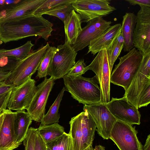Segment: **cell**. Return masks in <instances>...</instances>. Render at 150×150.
<instances>
[{
    "label": "cell",
    "mask_w": 150,
    "mask_h": 150,
    "mask_svg": "<svg viewBox=\"0 0 150 150\" xmlns=\"http://www.w3.org/2000/svg\"><path fill=\"white\" fill-rule=\"evenodd\" d=\"M53 24L42 15H32L19 20L0 23V45L32 36L48 40Z\"/></svg>",
    "instance_id": "1"
},
{
    "label": "cell",
    "mask_w": 150,
    "mask_h": 150,
    "mask_svg": "<svg viewBox=\"0 0 150 150\" xmlns=\"http://www.w3.org/2000/svg\"><path fill=\"white\" fill-rule=\"evenodd\" d=\"M137 108L150 103V51L143 55L139 68L124 95Z\"/></svg>",
    "instance_id": "2"
},
{
    "label": "cell",
    "mask_w": 150,
    "mask_h": 150,
    "mask_svg": "<svg viewBox=\"0 0 150 150\" xmlns=\"http://www.w3.org/2000/svg\"><path fill=\"white\" fill-rule=\"evenodd\" d=\"M63 78L66 90L79 103L89 105L100 102V90L96 75L88 78L66 75Z\"/></svg>",
    "instance_id": "3"
},
{
    "label": "cell",
    "mask_w": 150,
    "mask_h": 150,
    "mask_svg": "<svg viewBox=\"0 0 150 150\" xmlns=\"http://www.w3.org/2000/svg\"><path fill=\"white\" fill-rule=\"evenodd\" d=\"M143 55L135 47L119 58L110 78V83L121 86L126 91L130 85L141 64Z\"/></svg>",
    "instance_id": "4"
},
{
    "label": "cell",
    "mask_w": 150,
    "mask_h": 150,
    "mask_svg": "<svg viewBox=\"0 0 150 150\" xmlns=\"http://www.w3.org/2000/svg\"><path fill=\"white\" fill-rule=\"evenodd\" d=\"M50 47L49 43H47L44 46L30 51L27 56L18 62L6 83L16 86L31 79L38 70Z\"/></svg>",
    "instance_id": "5"
},
{
    "label": "cell",
    "mask_w": 150,
    "mask_h": 150,
    "mask_svg": "<svg viewBox=\"0 0 150 150\" xmlns=\"http://www.w3.org/2000/svg\"><path fill=\"white\" fill-rule=\"evenodd\" d=\"M90 70L96 74L100 85L101 102L107 103L110 100V71L107 50L102 49L97 53L91 63L86 66L85 73Z\"/></svg>",
    "instance_id": "6"
},
{
    "label": "cell",
    "mask_w": 150,
    "mask_h": 150,
    "mask_svg": "<svg viewBox=\"0 0 150 150\" xmlns=\"http://www.w3.org/2000/svg\"><path fill=\"white\" fill-rule=\"evenodd\" d=\"M135 127L117 120L111 130L109 139L120 150H142L143 146L137 136Z\"/></svg>",
    "instance_id": "7"
},
{
    "label": "cell",
    "mask_w": 150,
    "mask_h": 150,
    "mask_svg": "<svg viewBox=\"0 0 150 150\" xmlns=\"http://www.w3.org/2000/svg\"><path fill=\"white\" fill-rule=\"evenodd\" d=\"M109 0H74L71 3L82 23L107 16L116 10Z\"/></svg>",
    "instance_id": "8"
},
{
    "label": "cell",
    "mask_w": 150,
    "mask_h": 150,
    "mask_svg": "<svg viewBox=\"0 0 150 150\" xmlns=\"http://www.w3.org/2000/svg\"><path fill=\"white\" fill-rule=\"evenodd\" d=\"M53 56L49 73L55 80L63 78L68 74L75 63L77 52L65 41L63 45H59Z\"/></svg>",
    "instance_id": "9"
},
{
    "label": "cell",
    "mask_w": 150,
    "mask_h": 150,
    "mask_svg": "<svg viewBox=\"0 0 150 150\" xmlns=\"http://www.w3.org/2000/svg\"><path fill=\"white\" fill-rule=\"evenodd\" d=\"M140 7L136 16L133 44L143 55L150 51V7Z\"/></svg>",
    "instance_id": "10"
},
{
    "label": "cell",
    "mask_w": 150,
    "mask_h": 150,
    "mask_svg": "<svg viewBox=\"0 0 150 150\" xmlns=\"http://www.w3.org/2000/svg\"><path fill=\"white\" fill-rule=\"evenodd\" d=\"M83 110L88 112L93 118L99 136L104 139H109L111 130L117 120L110 112L106 104L99 102L84 105Z\"/></svg>",
    "instance_id": "11"
},
{
    "label": "cell",
    "mask_w": 150,
    "mask_h": 150,
    "mask_svg": "<svg viewBox=\"0 0 150 150\" xmlns=\"http://www.w3.org/2000/svg\"><path fill=\"white\" fill-rule=\"evenodd\" d=\"M55 81L52 77H45L36 86L35 93L26 109L32 120L40 122L45 115L46 103Z\"/></svg>",
    "instance_id": "12"
},
{
    "label": "cell",
    "mask_w": 150,
    "mask_h": 150,
    "mask_svg": "<svg viewBox=\"0 0 150 150\" xmlns=\"http://www.w3.org/2000/svg\"><path fill=\"white\" fill-rule=\"evenodd\" d=\"M106 105L117 120L132 125L140 124L141 114L138 109L129 102L125 96L120 98H112Z\"/></svg>",
    "instance_id": "13"
},
{
    "label": "cell",
    "mask_w": 150,
    "mask_h": 150,
    "mask_svg": "<svg viewBox=\"0 0 150 150\" xmlns=\"http://www.w3.org/2000/svg\"><path fill=\"white\" fill-rule=\"evenodd\" d=\"M35 81L32 79L20 85L14 86L7 105L11 110H24L28 107L36 91Z\"/></svg>",
    "instance_id": "14"
},
{
    "label": "cell",
    "mask_w": 150,
    "mask_h": 150,
    "mask_svg": "<svg viewBox=\"0 0 150 150\" xmlns=\"http://www.w3.org/2000/svg\"><path fill=\"white\" fill-rule=\"evenodd\" d=\"M46 0H21L0 12V23L23 19L33 15Z\"/></svg>",
    "instance_id": "15"
},
{
    "label": "cell",
    "mask_w": 150,
    "mask_h": 150,
    "mask_svg": "<svg viewBox=\"0 0 150 150\" xmlns=\"http://www.w3.org/2000/svg\"><path fill=\"white\" fill-rule=\"evenodd\" d=\"M82 28L75 43L71 45L76 52L88 46L91 42L111 26L112 22L99 17L88 22Z\"/></svg>",
    "instance_id": "16"
},
{
    "label": "cell",
    "mask_w": 150,
    "mask_h": 150,
    "mask_svg": "<svg viewBox=\"0 0 150 150\" xmlns=\"http://www.w3.org/2000/svg\"><path fill=\"white\" fill-rule=\"evenodd\" d=\"M3 121L0 130V150H13L17 148L15 143L14 123L16 112L4 109Z\"/></svg>",
    "instance_id": "17"
},
{
    "label": "cell",
    "mask_w": 150,
    "mask_h": 150,
    "mask_svg": "<svg viewBox=\"0 0 150 150\" xmlns=\"http://www.w3.org/2000/svg\"><path fill=\"white\" fill-rule=\"evenodd\" d=\"M121 32L120 23L111 26L98 37L91 42L87 54L91 52L94 55L102 49L106 48Z\"/></svg>",
    "instance_id": "18"
},
{
    "label": "cell",
    "mask_w": 150,
    "mask_h": 150,
    "mask_svg": "<svg viewBox=\"0 0 150 150\" xmlns=\"http://www.w3.org/2000/svg\"><path fill=\"white\" fill-rule=\"evenodd\" d=\"M14 123L15 143L18 148L24 139L32 119L25 110L17 111Z\"/></svg>",
    "instance_id": "19"
},
{
    "label": "cell",
    "mask_w": 150,
    "mask_h": 150,
    "mask_svg": "<svg viewBox=\"0 0 150 150\" xmlns=\"http://www.w3.org/2000/svg\"><path fill=\"white\" fill-rule=\"evenodd\" d=\"M122 18L121 32L124 40V50L129 52L134 47L133 35L136 23L137 16L134 13L126 12Z\"/></svg>",
    "instance_id": "20"
},
{
    "label": "cell",
    "mask_w": 150,
    "mask_h": 150,
    "mask_svg": "<svg viewBox=\"0 0 150 150\" xmlns=\"http://www.w3.org/2000/svg\"><path fill=\"white\" fill-rule=\"evenodd\" d=\"M80 113L82 135L81 150H85L93 144L96 125L88 112L83 111Z\"/></svg>",
    "instance_id": "21"
},
{
    "label": "cell",
    "mask_w": 150,
    "mask_h": 150,
    "mask_svg": "<svg viewBox=\"0 0 150 150\" xmlns=\"http://www.w3.org/2000/svg\"><path fill=\"white\" fill-rule=\"evenodd\" d=\"M65 40L72 45L74 44L82 30L81 22L79 15L73 10L64 21Z\"/></svg>",
    "instance_id": "22"
},
{
    "label": "cell",
    "mask_w": 150,
    "mask_h": 150,
    "mask_svg": "<svg viewBox=\"0 0 150 150\" xmlns=\"http://www.w3.org/2000/svg\"><path fill=\"white\" fill-rule=\"evenodd\" d=\"M36 129L45 143L57 139L65 132L64 127L58 123L48 125H40Z\"/></svg>",
    "instance_id": "23"
},
{
    "label": "cell",
    "mask_w": 150,
    "mask_h": 150,
    "mask_svg": "<svg viewBox=\"0 0 150 150\" xmlns=\"http://www.w3.org/2000/svg\"><path fill=\"white\" fill-rule=\"evenodd\" d=\"M65 91V88L64 87L47 113L45 115L42 119L40 126L50 125L59 122L60 115L58 113V110Z\"/></svg>",
    "instance_id": "24"
},
{
    "label": "cell",
    "mask_w": 150,
    "mask_h": 150,
    "mask_svg": "<svg viewBox=\"0 0 150 150\" xmlns=\"http://www.w3.org/2000/svg\"><path fill=\"white\" fill-rule=\"evenodd\" d=\"M69 134L71 137L74 150H81L82 133L80 113L72 117L69 122Z\"/></svg>",
    "instance_id": "25"
},
{
    "label": "cell",
    "mask_w": 150,
    "mask_h": 150,
    "mask_svg": "<svg viewBox=\"0 0 150 150\" xmlns=\"http://www.w3.org/2000/svg\"><path fill=\"white\" fill-rule=\"evenodd\" d=\"M124 45V40L120 32L106 48L110 69L111 72L115 62L120 55Z\"/></svg>",
    "instance_id": "26"
},
{
    "label": "cell",
    "mask_w": 150,
    "mask_h": 150,
    "mask_svg": "<svg viewBox=\"0 0 150 150\" xmlns=\"http://www.w3.org/2000/svg\"><path fill=\"white\" fill-rule=\"evenodd\" d=\"M57 48L50 46L41 61L38 68L36 76L39 78L45 77L49 75L53 56L56 51Z\"/></svg>",
    "instance_id": "27"
},
{
    "label": "cell",
    "mask_w": 150,
    "mask_h": 150,
    "mask_svg": "<svg viewBox=\"0 0 150 150\" xmlns=\"http://www.w3.org/2000/svg\"><path fill=\"white\" fill-rule=\"evenodd\" d=\"M33 45L31 41L29 40L22 45L13 49H0V56L13 57L20 60L29 54Z\"/></svg>",
    "instance_id": "28"
},
{
    "label": "cell",
    "mask_w": 150,
    "mask_h": 150,
    "mask_svg": "<svg viewBox=\"0 0 150 150\" xmlns=\"http://www.w3.org/2000/svg\"><path fill=\"white\" fill-rule=\"evenodd\" d=\"M74 0H46L35 12L34 15H42L60 6L72 3Z\"/></svg>",
    "instance_id": "29"
},
{
    "label": "cell",
    "mask_w": 150,
    "mask_h": 150,
    "mask_svg": "<svg viewBox=\"0 0 150 150\" xmlns=\"http://www.w3.org/2000/svg\"><path fill=\"white\" fill-rule=\"evenodd\" d=\"M71 139L70 134L65 132L57 139L45 143L51 150H68Z\"/></svg>",
    "instance_id": "30"
},
{
    "label": "cell",
    "mask_w": 150,
    "mask_h": 150,
    "mask_svg": "<svg viewBox=\"0 0 150 150\" xmlns=\"http://www.w3.org/2000/svg\"><path fill=\"white\" fill-rule=\"evenodd\" d=\"M74 10L71 3L69 4L58 7L45 13L44 14H47L57 17L64 23L68 16Z\"/></svg>",
    "instance_id": "31"
},
{
    "label": "cell",
    "mask_w": 150,
    "mask_h": 150,
    "mask_svg": "<svg viewBox=\"0 0 150 150\" xmlns=\"http://www.w3.org/2000/svg\"><path fill=\"white\" fill-rule=\"evenodd\" d=\"M20 60L11 56H0V72H12Z\"/></svg>",
    "instance_id": "32"
},
{
    "label": "cell",
    "mask_w": 150,
    "mask_h": 150,
    "mask_svg": "<svg viewBox=\"0 0 150 150\" xmlns=\"http://www.w3.org/2000/svg\"><path fill=\"white\" fill-rule=\"evenodd\" d=\"M36 129L29 128L26 136L23 141L25 150H34V142Z\"/></svg>",
    "instance_id": "33"
},
{
    "label": "cell",
    "mask_w": 150,
    "mask_h": 150,
    "mask_svg": "<svg viewBox=\"0 0 150 150\" xmlns=\"http://www.w3.org/2000/svg\"><path fill=\"white\" fill-rule=\"evenodd\" d=\"M86 66L84 59H80L75 63L67 75L72 76L82 75L85 73L84 70Z\"/></svg>",
    "instance_id": "34"
},
{
    "label": "cell",
    "mask_w": 150,
    "mask_h": 150,
    "mask_svg": "<svg viewBox=\"0 0 150 150\" xmlns=\"http://www.w3.org/2000/svg\"><path fill=\"white\" fill-rule=\"evenodd\" d=\"M34 150H46L45 142L37 132L36 129L34 142Z\"/></svg>",
    "instance_id": "35"
},
{
    "label": "cell",
    "mask_w": 150,
    "mask_h": 150,
    "mask_svg": "<svg viewBox=\"0 0 150 150\" xmlns=\"http://www.w3.org/2000/svg\"><path fill=\"white\" fill-rule=\"evenodd\" d=\"M11 90L4 94L0 99V113L4 109H6Z\"/></svg>",
    "instance_id": "36"
},
{
    "label": "cell",
    "mask_w": 150,
    "mask_h": 150,
    "mask_svg": "<svg viewBox=\"0 0 150 150\" xmlns=\"http://www.w3.org/2000/svg\"><path fill=\"white\" fill-rule=\"evenodd\" d=\"M131 5H139L140 6H146L150 7V0H125Z\"/></svg>",
    "instance_id": "37"
},
{
    "label": "cell",
    "mask_w": 150,
    "mask_h": 150,
    "mask_svg": "<svg viewBox=\"0 0 150 150\" xmlns=\"http://www.w3.org/2000/svg\"><path fill=\"white\" fill-rule=\"evenodd\" d=\"M17 0H0V12L17 3Z\"/></svg>",
    "instance_id": "38"
},
{
    "label": "cell",
    "mask_w": 150,
    "mask_h": 150,
    "mask_svg": "<svg viewBox=\"0 0 150 150\" xmlns=\"http://www.w3.org/2000/svg\"><path fill=\"white\" fill-rule=\"evenodd\" d=\"M14 87L12 85L7 84L0 87V96L11 90Z\"/></svg>",
    "instance_id": "39"
},
{
    "label": "cell",
    "mask_w": 150,
    "mask_h": 150,
    "mask_svg": "<svg viewBox=\"0 0 150 150\" xmlns=\"http://www.w3.org/2000/svg\"><path fill=\"white\" fill-rule=\"evenodd\" d=\"M11 73V72H0V83L4 82L8 79Z\"/></svg>",
    "instance_id": "40"
},
{
    "label": "cell",
    "mask_w": 150,
    "mask_h": 150,
    "mask_svg": "<svg viewBox=\"0 0 150 150\" xmlns=\"http://www.w3.org/2000/svg\"><path fill=\"white\" fill-rule=\"evenodd\" d=\"M142 150H150V134H149L146 138L145 144L143 147Z\"/></svg>",
    "instance_id": "41"
},
{
    "label": "cell",
    "mask_w": 150,
    "mask_h": 150,
    "mask_svg": "<svg viewBox=\"0 0 150 150\" xmlns=\"http://www.w3.org/2000/svg\"><path fill=\"white\" fill-rule=\"evenodd\" d=\"M4 117V113L2 112L0 113V130L3 121Z\"/></svg>",
    "instance_id": "42"
},
{
    "label": "cell",
    "mask_w": 150,
    "mask_h": 150,
    "mask_svg": "<svg viewBox=\"0 0 150 150\" xmlns=\"http://www.w3.org/2000/svg\"><path fill=\"white\" fill-rule=\"evenodd\" d=\"M93 150H105V148L103 146L98 145L96 146Z\"/></svg>",
    "instance_id": "43"
},
{
    "label": "cell",
    "mask_w": 150,
    "mask_h": 150,
    "mask_svg": "<svg viewBox=\"0 0 150 150\" xmlns=\"http://www.w3.org/2000/svg\"><path fill=\"white\" fill-rule=\"evenodd\" d=\"M68 150H74V148L73 144L71 138L70 142V144Z\"/></svg>",
    "instance_id": "44"
},
{
    "label": "cell",
    "mask_w": 150,
    "mask_h": 150,
    "mask_svg": "<svg viewBox=\"0 0 150 150\" xmlns=\"http://www.w3.org/2000/svg\"><path fill=\"white\" fill-rule=\"evenodd\" d=\"M93 148L92 146V145H91L88 147L86 150H93Z\"/></svg>",
    "instance_id": "45"
},
{
    "label": "cell",
    "mask_w": 150,
    "mask_h": 150,
    "mask_svg": "<svg viewBox=\"0 0 150 150\" xmlns=\"http://www.w3.org/2000/svg\"><path fill=\"white\" fill-rule=\"evenodd\" d=\"M6 83H5L3 82V83H0V87H1L5 85H6Z\"/></svg>",
    "instance_id": "46"
},
{
    "label": "cell",
    "mask_w": 150,
    "mask_h": 150,
    "mask_svg": "<svg viewBox=\"0 0 150 150\" xmlns=\"http://www.w3.org/2000/svg\"><path fill=\"white\" fill-rule=\"evenodd\" d=\"M46 150H51L49 148L47 147Z\"/></svg>",
    "instance_id": "47"
},
{
    "label": "cell",
    "mask_w": 150,
    "mask_h": 150,
    "mask_svg": "<svg viewBox=\"0 0 150 150\" xmlns=\"http://www.w3.org/2000/svg\"><path fill=\"white\" fill-rule=\"evenodd\" d=\"M3 94V95H4ZM3 95H2L0 96V99L2 97V96H3Z\"/></svg>",
    "instance_id": "48"
}]
</instances>
